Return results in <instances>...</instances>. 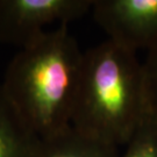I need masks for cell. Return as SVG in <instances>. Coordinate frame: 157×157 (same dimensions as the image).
<instances>
[{"instance_id": "8", "label": "cell", "mask_w": 157, "mask_h": 157, "mask_svg": "<svg viewBox=\"0 0 157 157\" xmlns=\"http://www.w3.org/2000/svg\"><path fill=\"white\" fill-rule=\"evenodd\" d=\"M143 64L149 115L157 121V47L147 51Z\"/></svg>"}, {"instance_id": "7", "label": "cell", "mask_w": 157, "mask_h": 157, "mask_svg": "<svg viewBox=\"0 0 157 157\" xmlns=\"http://www.w3.org/2000/svg\"><path fill=\"white\" fill-rule=\"evenodd\" d=\"M119 157H157V121L150 115L124 147Z\"/></svg>"}, {"instance_id": "1", "label": "cell", "mask_w": 157, "mask_h": 157, "mask_svg": "<svg viewBox=\"0 0 157 157\" xmlns=\"http://www.w3.org/2000/svg\"><path fill=\"white\" fill-rule=\"evenodd\" d=\"M148 117L137 52L108 39L84 51L70 122L73 128L120 148Z\"/></svg>"}, {"instance_id": "3", "label": "cell", "mask_w": 157, "mask_h": 157, "mask_svg": "<svg viewBox=\"0 0 157 157\" xmlns=\"http://www.w3.org/2000/svg\"><path fill=\"white\" fill-rule=\"evenodd\" d=\"M94 0H0V43L22 49L52 23L69 25L91 11Z\"/></svg>"}, {"instance_id": "6", "label": "cell", "mask_w": 157, "mask_h": 157, "mask_svg": "<svg viewBox=\"0 0 157 157\" xmlns=\"http://www.w3.org/2000/svg\"><path fill=\"white\" fill-rule=\"evenodd\" d=\"M37 142L0 87V157H35Z\"/></svg>"}, {"instance_id": "4", "label": "cell", "mask_w": 157, "mask_h": 157, "mask_svg": "<svg viewBox=\"0 0 157 157\" xmlns=\"http://www.w3.org/2000/svg\"><path fill=\"white\" fill-rule=\"evenodd\" d=\"M91 11L114 43L135 52L157 47V0H94Z\"/></svg>"}, {"instance_id": "2", "label": "cell", "mask_w": 157, "mask_h": 157, "mask_svg": "<svg viewBox=\"0 0 157 157\" xmlns=\"http://www.w3.org/2000/svg\"><path fill=\"white\" fill-rule=\"evenodd\" d=\"M83 52L61 25L20 49L6 69L0 87L39 139L70 126Z\"/></svg>"}, {"instance_id": "5", "label": "cell", "mask_w": 157, "mask_h": 157, "mask_svg": "<svg viewBox=\"0 0 157 157\" xmlns=\"http://www.w3.org/2000/svg\"><path fill=\"white\" fill-rule=\"evenodd\" d=\"M119 148L67 126L39 139L35 157H119Z\"/></svg>"}]
</instances>
